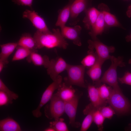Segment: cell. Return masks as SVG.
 Here are the masks:
<instances>
[{"label":"cell","instance_id":"obj_34","mask_svg":"<svg viewBox=\"0 0 131 131\" xmlns=\"http://www.w3.org/2000/svg\"><path fill=\"white\" fill-rule=\"evenodd\" d=\"M14 3L18 5L27 6L31 9L33 0H11Z\"/></svg>","mask_w":131,"mask_h":131},{"label":"cell","instance_id":"obj_23","mask_svg":"<svg viewBox=\"0 0 131 131\" xmlns=\"http://www.w3.org/2000/svg\"><path fill=\"white\" fill-rule=\"evenodd\" d=\"M103 63L98 59L93 66L89 68L87 73L93 82L97 83L100 80L102 72V66Z\"/></svg>","mask_w":131,"mask_h":131},{"label":"cell","instance_id":"obj_14","mask_svg":"<svg viewBox=\"0 0 131 131\" xmlns=\"http://www.w3.org/2000/svg\"><path fill=\"white\" fill-rule=\"evenodd\" d=\"M88 97L92 105L97 109L106 106L107 101L102 99L99 94L98 87L88 84L87 86Z\"/></svg>","mask_w":131,"mask_h":131},{"label":"cell","instance_id":"obj_29","mask_svg":"<svg viewBox=\"0 0 131 131\" xmlns=\"http://www.w3.org/2000/svg\"><path fill=\"white\" fill-rule=\"evenodd\" d=\"M105 119L98 109L95 111L93 115V121L97 126L98 130L99 131L103 130V124Z\"/></svg>","mask_w":131,"mask_h":131},{"label":"cell","instance_id":"obj_27","mask_svg":"<svg viewBox=\"0 0 131 131\" xmlns=\"http://www.w3.org/2000/svg\"><path fill=\"white\" fill-rule=\"evenodd\" d=\"M64 119L59 118L49 123L50 126L53 128L56 131H69L66 123L64 122Z\"/></svg>","mask_w":131,"mask_h":131},{"label":"cell","instance_id":"obj_35","mask_svg":"<svg viewBox=\"0 0 131 131\" xmlns=\"http://www.w3.org/2000/svg\"><path fill=\"white\" fill-rule=\"evenodd\" d=\"M126 13L127 16L128 17H131V5L128 6Z\"/></svg>","mask_w":131,"mask_h":131},{"label":"cell","instance_id":"obj_1","mask_svg":"<svg viewBox=\"0 0 131 131\" xmlns=\"http://www.w3.org/2000/svg\"><path fill=\"white\" fill-rule=\"evenodd\" d=\"M52 32L43 33L37 30L33 36L36 49L43 48L50 49L58 47L66 49L68 44L58 28L53 29Z\"/></svg>","mask_w":131,"mask_h":131},{"label":"cell","instance_id":"obj_10","mask_svg":"<svg viewBox=\"0 0 131 131\" xmlns=\"http://www.w3.org/2000/svg\"><path fill=\"white\" fill-rule=\"evenodd\" d=\"M22 17L29 19L37 30L43 33L51 32L48 28L44 18L34 10L26 9L23 13Z\"/></svg>","mask_w":131,"mask_h":131},{"label":"cell","instance_id":"obj_18","mask_svg":"<svg viewBox=\"0 0 131 131\" xmlns=\"http://www.w3.org/2000/svg\"><path fill=\"white\" fill-rule=\"evenodd\" d=\"M27 60L36 66H43L46 68L48 67L50 61L48 56L41 55L37 53L36 50L32 52L27 58Z\"/></svg>","mask_w":131,"mask_h":131},{"label":"cell","instance_id":"obj_19","mask_svg":"<svg viewBox=\"0 0 131 131\" xmlns=\"http://www.w3.org/2000/svg\"><path fill=\"white\" fill-rule=\"evenodd\" d=\"M74 0H70L68 3L58 12L57 20L55 24L61 28L64 27L70 16L71 5Z\"/></svg>","mask_w":131,"mask_h":131},{"label":"cell","instance_id":"obj_28","mask_svg":"<svg viewBox=\"0 0 131 131\" xmlns=\"http://www.w3.org/2000/svg\"><path fill=\"white\" fill-rule=\"evenodd\" d=\"M98 88L102 99L107 101L111 95L112 88L110 86H107L106 84L103 83Z\"/></svg>","mask_w":131,"mask_h":131},{"label":"cell","instance_id":"obj_26","mask_svg":"<svg viewBox=\"0 0 131 131\" xmlns=\"http://www.w3.org/2000/svg\"><path fill=\"white\" fill-rule=\"evenodd\" d=\"M12 59V61L22 60L27 58L33 50L18 46Z\"/></svg>","mask_w":131,"mask_h":131},{"label":"cell","instance_id":"obj_13","mask_svg":"<svg viewBox=\"0 0 131 131\" xmlns=\"http://www.w3.org/2000/svg\"><path fill=\"white\" fill-rule=\"evenodd\" d=\"M98 8L102 10L103 12L105 24V31L106 29L112 27L123 28L115 16L110 13L109 8L106 5L103 3H100L98 5Z\"/></svg>","mask_w":131,"mask_h":131},{"label":"cell","instance_id":"obj_20","mask_svg":"<svg viewBox=\"0 0 131 131\" xmlns=\"http://www.w3.org/2000/svg\"><path fill=\"white\" fill-rule=\"evenodd\" d=\"M18 46L17 42H10L0 45V61L6 65L8 63V58Z\"/></svg>","mask_w":131,"mask_h":131},{"label":"cell","instance_id":"obj_32","mask_svg":"<svg viewBox=\"0 0 131 131\" xmlns=\"http://www.w3.org/2000/svg\"><path fill=\"white\" fill-rule=\"evenodd\" d=\"M12 100L8 95L4 92L0 91V106L7 105L12 103Z\"/></svg>","mask_w":131,"mask_h":131},{"label":"cell","instance_id":"obj_33","mask_svg":"<svg viewBox=\"0 0 131 131\" xmlns=\"http://www.w3.org/2000/svg\"><path fill=\"white\" fill-rule=\"evenodd\" d=\"M119 82L122 84H125L131 85V73L126 72L123 76L118 78Z\"/></svg>","mask_w":131,"mask_h":131},{"label":"cell","instance_id":"obj_9","mask_svg":"<svg viewBox=\"0 0 131 131\" xmlns=\"http://www.w3.org/2000/svg\"><path fill=\"white\" fill-rule=\"evenodd\" d=\"M68 65L61 57L52 59L50 60L49 65L47 68V74L53 81H54L59 74L66 70Z\"/></svg>","mask_w":131,"mask_h":131},{"label":"cell","instance_id":"obj_11","mask_svg":"<svg viewBox=\"0 0 131 131\" xmlns=\"http://www.w3.org/2000/svg\"><path fill=\"white\" fill-rule=\"evenodd\" d=\"M81 95L76 94L72 99L65 102V112L69 117V124L75 128H78L81 126L80 123L75 121L77 107Z\"/></svg>","mask_w":131,"mask_h":131},{"label":"cell","instance_id":"obj_4","mask_svg":"<svg viewBox=\"0 0 131 131\" xmlns=\"http://www.w3.org/2000/svg\"><path fill=\"white\" fill-rule=\"evenodd\" d=\"M85 68L82 65L69 64L66 70L67 76L64 78L65 82L68 85H75L81 87L86 88L84 80Z\"/></svg>","mask_w":131,"mask_h":131},{"label":"cell","instance_id":"obj_6","mask_svg":"<svg viewBox=\"0 0 131 131\" xmlns=\"http://www.w3.org/2000/svg\"><path fill=\"white\" fill-rule=\"evenodd\" d=\"M62 78L59 75L54 81L46 88L43 93L39 104L37 108L32 111L33 116L36 118H39L41 116V108L50 100L54 91L57 89L62 82Z\"/></svg>","mask_w":131,"mask_h":131},{"label":"cell","instance_id":"obj_25","mask_svg":"<svg viewBox=\"0 0 131 131\" xmlns=\"http://www.w3.org/2000/svg\"><path fill=\"white\" fill-rule=\"evenodd\" d=\"M94 49H89L87 55L82 59L81 63L85 67L90 68L96 63L98 59V55Z\"/></svg>","mask_w":131,"mask_h":131},{"label":"cell","instance_id":"obj_3","mask_svg":"<svg viewBox=\"0 0 131 131\" xmlns=\"http://www.w3.org/2000/svg\"><path fill=\"white\" fill-rule=\"evenodd\" d=\"M107 102L118 115L125 114L131 111V104L121 90H116L112 88Z\"/></svg>","mask_w":131,"mask_h":131},{"label":"cell","instance_id":"obj_36","mask_svg":"<svg viewBox=\"0 0 131 131\" xmlns=\"http://www.w3.org/2000/svg\"><path fill=\"white\" fill-rule=\"evenodd\" d=\"M6 65L3 62L0 61V73L2 72Z\"/></svg>","mask_w":131,"mask_h":131},{"label":"cell","instance_id":"obj_5","mask_svg":"<svg viewBox=\"0 0 131 131\" xmlns=\"http://www.w3.org/2000/svg\"><path fill=\"white\" fill-rule=\"evenodd\" d=\"M50 103L44 108L45 116L50 119H56L65 112V102L56 94H53Z\"/></svg>","mask_w":131,"mask_h":131},{"label":"cell","instance_id":"obj_31","mask_svg":"<svg viewBox=\"0 0 131 131\" xmlns=\"http://www.w3.org/2000/svg\"><path fill=\"white\" fill-rule=\"evenodd\" d=\"M0 91H3L6 93L12 100H16L18 98V95L10 90L1 78L0 79Z\"/></svg>","mask_w":131,"mask_h":131},{"label":"cell","instance_id":"obj_15","mask_svg":"<svg viewBox=\"0 0 131 131\" xmlns=\"http://www.w3.org/2000/svg\"><path fill=\"white\" fill-rule=\"evenodd\" d=\"M99 9V13L95 23L89 33L92 39L97 38L98 35H101L105 31V24L102 10Z\"/></svg>","mask_w":131,"mask_h":131},{"label":"cell","instance_id":"obj_37","mask_svg":"<svg viewBox=\"0 0 131 131\" xmlns=\"http://www.w3.org/2000/svg\"><path fill=\"white\" fill-rule=\"evenodd\" d=\"M125 40L127 42H131V33L130 34L127 35L125 37Z\"/></svg>","mask_w":131,"mask_h":131},{"label":"cell","instance_id":"obj_30","mask_svg":"<svg viewBox=\"0 0 131 131\" xmlns=\"http://www.w3.org/2000/svg\"><path fill=\"white\" fill-rule=\"evenodd\" d=\"M98 109L105 118L110 119L115 113L114 110L110 106H104Z\"/></svg>","mask_w":131,"mask_h":131},{"label":"cell","instance_id":"obj_7","mask_svg":"<svg viewBox=\"0 0 131 131\" xmlns=\"http://www.w3.org/2000/svg\"><path fill=\"white\" fill-rule=\"evenodd\" d=\"M89 49H95L98 59L103 63L106 60L110 59V54L114 52L115 47L108 46L101 42L98 38L88 41Z\"/></svg>","mask_w":131,"mask_h":131},{"label":"cell","instance_id":"obj_24","mask_svg":"<svg viewBox=\"0 0 131 131\" xmlns=\"http://www.w3.org/2000/svg\"><path fill=\"white\" fill-rule=\"evenodd\" d=\"M17 43L18 46L32 50L36 49L35 39L29 34L26 33L23 34Z\"/></svg>","mask_w":131,"mask_h":131},{"label":"cell","instance_id":"obj_21","mask_svg":"<svg viewBox=\"0 0 131 131\" xmlns=\"http://www.w3.org/2000/svg\"><path fill=\"white\" fill-rule=\"evenodd\" d=\"M96 109L91 103L86 107L83 112L86 116L82 123L80 131H86L89 128L93 121L94 113Z\"/></svg>","mask_w":131,"mask_h":131},{"label":"cell","instance_id":"obj_17","mask_svg":"<svg viewBox=\"0 0 131 131\" xmlns=\"http://www.w3.org/2000/svg\"><path fill=\"white\" fill-rule=\"evenodd\" d=\"M84 12L85 15L83 22L85 28L90 30L97 19L99 11L94 7H90Z\"/></svg>","mask_w":131,"mask_h":131},{"label":"cell","instance_id":"obj_8","mask_svg":"<svg viewBox=\"0 0 131 131\" xmlns=\"http://www.w3.org/2000/svg\"><path fill=\"white\" fill-rule=\"evenodd\" d=\"M92 0H74L71 7L70 24L76 25L79 20L77 18L82 12L90 8Z\"/></svg>","mask_w":131,"mask_h":131},{"label":"cell","instance_id":"obj_16","mask_svg":"<svg viewBox=\"0 0 131 131\" xmlns=\"http://www.w3.org/2000/svg\"><path fill=\"white\" fill-rule=\"evenodd\" d=\"M76 91L72 85H68L65 82H62L56 93L65 102H66L71 100L74 97Z\"/></svg>","mask_w":131,"mask_h":131},{"label":"cell","instance_id":"obj_22","mask_svg":"<svg viewBox=\"0 0 131 131\" xmlns=\"http://www.w3.org/2000/svg\"><path fill=\"white\" fill-rule=\"evenodd\" d=\"M22 130L19 123L13 119L7 118L0 121V131H21Z\"/></svg>","mask_w":131,"mask_h":131},{"label":"cell","instance_id":"obj_2","mask_svg":"<svg viewBox=\"0 0 131 131\" xmlns=\"http://www.w3.org/2000/svg\"><path fill=\"white\" fill-rule=\"evenodd\" d=\"M110 59L111 63L110 66L97 84H99L101 83L106 84L114 90H121L118 84L117 69L118 66H125V63L123 62V58L121 56L116 57L111 56Z\"/></svg>","mask_w":131,"mask_h":131},{"label":"cell","instance_id":"obj_38","mask_svg":"<svg viewBox=\"0 0 131 131\" xmlns=\"http://www.w3.org/2000/svg\"><path fill=\"white\" fill-rule=\"evenodd\" d=\"M45 131H55V129L53 127H50L45 129Z\"/></svg>","mask_w":131,"mask_h":131},{"label":"cell","instance_id":"obj_39","mask_svg":"<svg viewBox=\"0 0 131 131\" xmlns=\"http://www.w3.org/2000/svg\"><path fill=\"white\" fill-rule=\"evenodd\" d=\"M128 63L131 64V58L128 61Z\"/></svg>","mask_w":131,"mask_h":131},{"label":"cell","instance_id":"obj_12","mask_svg":"<svg viewBox=\"0 0 131 131\" xmlns=\"http://www.w3.org/2000/svg\"><path fill=\"white\" fill-rule=\"evenodd\" d=\"M61 32L65 38L72 41L73 43L78 46H81L82 43L80 37L82 27L77 25L73 27L65 26L61 28Z\"/></svg>","mask_w":131,"mask_h":131}]
</instances>
